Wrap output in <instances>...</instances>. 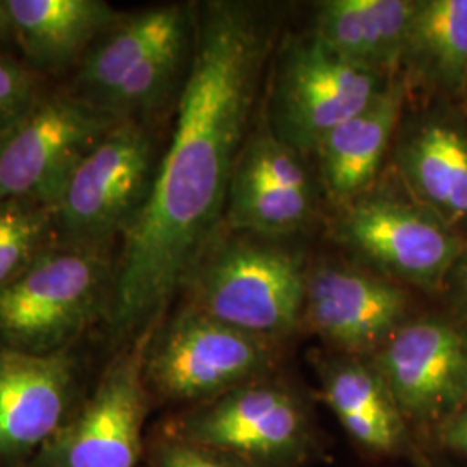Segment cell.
<instances>
[{
    "instance_id": "cell-2",
    "label": "cell",
    "mask_w": 467,
    "mask_h": 467,
    "mask_svg": "<svg viewBox=\"0 0 467 467\" xmlns=\"http://www.w3.org/2000/svg\"><path fill=\"white\" fill-rule=\"evenodd\" d=\"M272 241L218 233L185 279L187 306L267 341L293 333L303 322L306 268Z\"/></svg>"
},
{
    "instance_id": "cell-11",
    "label": "cell",
    "mask_w": 467,
    "mask_h": 467,
    "mask_svg": "<svg viewBox=\"0 0 467 467\" xmlns=\"http://www.w3.org/2000/svg\"><path fill=\"white\" fill-rule=\"evenodd\" d=\"M368 362L405 420L445 422L467 401V322L409 318Z\"/></svg>"
},
{
    "instance_id": "cell-18",
    "label": "cell",
    "mask_w": 467,
    "mask_h": 467,
    "mask_svg": "<svg viewBox=\"0 0 467 467\" xmlns=\"http://www.w3.org/2000/svg\"><path fill=\"white\" fill-rule=\"evenodd\" d=\"M416 5L418 0H326L312 35L353 67L391 78L400 73Z\"/></svg>"
},
{
    "instance_id": "cell-22",
    "label": "cell",
    "mask_w": 467,
    "mask_h": 467,
    "mask_svg": "<svg viewBox=\"0 0 467 467\" xmlns=\"http://www.w3.org/2000/svg\"><path fill=\"white\" fill-rule=\"evenodd\" d=\"M192 44L194 32L152 52L119 84L106 100L104 109L118 119L150 123V115L165 104L175 90H182L191 65Z\"/></svg>"
},
{
    "instance_id": "cell-7",
    "label": "cell",
    "mask_w": 467,
    "mask_h": 467,
    "mask_svg": "<svg viewBox=\"0 0 467 467\" xmlns=\"http://www.w3.org/2000/svg\"><path fill=\"white\" fill-rule=\"evenodd\" d=\"M118 121L69 88L47 92L0 135V200H36L52 206L69 173Z\"/></svg>"
},
{
    "instance_id": "cell-14",
    "label": "cell",
    "mask_w": 467,
    "mask_h": 467,
    "mask_svg": "<svg viewBox=\"0 0 467 467\" xmlns=\"http://www.w3.org/2000/svg\"><path fill=\"white\" fill-rule=\"evenodd\" d=\"M75 370L69 350L0 347V467L26 466L67 424Z\"/></svg>"
},
{
    "instance_id": "cell-1",
    "label": "cell",
    "mask_w": 467,
    "mask_h": 467,
    "mask_svg": "<svg viewBox=\"0 0 467 467\" xmlns=\"http://www.w3.org/2000/svg\"><path fill=\"white\" fill-rule=\"evenodd\" d=\"M274 30L248 2L196 7L191 65L150 198L121 239L106 322L118 339L154 329L223 225Z\"/></svg>"
},
{
    "instance_id": "cell-4",
    "label": "cell",
    "mask_w": 467,
    "mask_h": 467,
    "mask_svg": "<svg viewBox=\"0 0 467 467\" xmlns=\"http://www.w3.org/2000/svg\"><path fill=\"white\" fill-rule=\"evenodd\" d=\"M115 260L96 251L50 248L0 287V347L28 353L67 350L106 318Z\"/></svg>"
},
{
    "instance_id": "cell-26",
    "label": "cell",
    "mask_w": 467,
    "mask_h": 467,
    "mask_svg": "<svg viewBox=\"0 0 467 467\" xmlns=\"http://www.w3.org/2000/svg\"><path fill=\"white\" fill-rule=\"evenodd\" d=\"M443 291L449 293L453 306L459 310L462 320L467 322V244L453 262L443 284Z\"/></svg>"
},
{
    "instance_id": "cell-19",
    "label": "cell",
    "mask_w": 467,
    "mask_h": 467,
    "mask_svg": "<svg viewBox=\"0 0 467 467\" xmlns=\"http://www.w3.org/2000/svg\"><path fill=\"white\" fill-rule=\"evenodd\" d=\"M400 75L438 100L464 98L467 0H418L401 52Z\"/></svg>"
},
{
    "instance_id": "cell-29",
    "label": "cell",
    "mask_w": 467,
    "mask_h": 467,
    "mask_svg": "<svg viewBox=\"0 0 467 467\" xmlns=\"http://www.w3.org/2000/svg\"><path fill=\"white\" fill-rule=\"evenodd\" d=\"M424 467H433L430 462H424Z\"/></svg>"
},
{
    "instance_id": "cell-23",
    "label": "cell",
    "mask_w": 467,
    "mask_h": 467,
    "mask_svg": "<svg viewBox=\"0 0 467 467\" xmlns=\"http://www.w3.org/2000/svg\"><path fill=\"white\" fill-rule=\"evenodd\" d=\"M54 246L50 204L36 200H0V287Z\"/></svg>"
},
{
    "instance_id": "cell-27",
    "label": "cell",
    "mask_w": 467,
    "mask_h": 467,
    "mask_svg": "<svg viewBox=\"0 0 467 467\" xmlns=\"http://www.w3.org/2000/svg\"><path fill=\"white\" fill-rule=\"evenodd\" d=\"M440 438L451 451L467 455V401L441 424Z\"/></svg>"
},
{
    "instance_id": "cell-15",
    "label": "cell",
    "mask_w": 467,
    "mask_h": 467,
    "mask_svg": "<svg viewBox=\"0 0 467 467\" xmlns=\"http://www.w3.org/2000/svg\"><path fill=\"white\" fill-rule=\"evenodd\" d=\"M409 85L400 73L391 77L368 106L336 127L314 152L320 182L336 206H345L368 192L393 146L401 119Z\"/></svg>"
},
{
    "instance_id": "cell-6",
    "label": "cell",
    "mask_w": 467,
    "mask_h": 467,
    "mask_svg": "<svg viewBox=\"0 0 467 467\" xmlns=\"http://www.w3.org/2000/svg\"><path fill=\"white\" fill-rule=\"evenodd\" d=\"M388 82L386 77L341 59L314 35L289 40L274 73L268 127L284 144L308 158Z\"/></svg>"
},
{
    "instance_id": "cell-9",
    "label": "cell",
    "mask_w": 467,
    "mask_h": 467,
    "mask_svg": "<svg viewBox=\"0 0 467 467\" xmlns=\"http://www.w3.org/2000/svg\"><path fill=\"white\" fill-rule=\"evenodd\" d=\"M156 327L139 334L106 368L82 412L26 467H135L148 410L146 357Z\"/></svg>"
},
{
    "instance_id": "cell-17",
    "label": "cell",
    "mask_w": 467,
    "mask_h": 467,
    "mask_svg": "<svg viewBox=\"0 0 467 467\" xmlns=\"http://www.w3.org/2000/svg\"><path fill=\"white\" fill-rule=\"evenodd\" d=\"M21 59L38 73L75 63L106 34L121 13L102 0H5Z\"/></svg>"
},
{
    "instance_id": "cell-3",
    "label": "cell",
    "mask_w": 467,
    "mask_h": 467,
    "mask_svg": "<svg viewBox=\"0 0 467 467\" xmlns=\"http://www.w3.org/2000/svg\"><path fill=\"white\" fill-rule=\"evenodd\" d=\"M158 163L150 123L119 119L69 173L54 201L56 246L109 254L150 198Z\"/></svg>"
},
{
    "instance_id": "cell-21",
    "label": "cell",
    "mask_w": 467,
    "mask_h": 467,
    "mask_svg": "<svg viewBox=\"0 0 467 467\" xmlns=\"http://www.w3.org/2000/svg\"><path fill=\"white\" fill-rule=\"evenodd\" d=\"M314 212L316 194L287 189L237 158L223 217L229 231L277 241L305 229Z\"/></svg>"
},
{
    "instance_id": "cell-8",
    "label": "cell",
    "mask_w": 467,
    "mask_h": 467,
    "mask_svg": "<svg viewBox=\"0 0 467 467\" xmlns=\"http://www.w3.org/2000/svg\"><path fill=\"white\" fill-rule=\"evenodd\" d=\"M267 339L243 333L185 305L156 329L146 357V383L175 401L220 397L253 383L272 364Z\"/></svg>"
},
{
    "instance_id": "cell-20",
    "label": "cell",
    "mask_w": 467,
    "mask_h": 467,
    "mask_svg": "<svg viewBox=\"0 0 467 467\" xmlns=\"http://www.w3.org/2000/svg\"><path fill=\"white\" fill-rule=\"evenodd\" d=\"M322 395L343 430L362 449L381 455L401 451L407 420L368 360L348 357L327 362L322 368Z\"/></svg>"
},
{
    "instance_id": "cell-12",
    "label": "cell",
    "mask_w": 467,
    "mask_h": 467,
    "mask_svg": "<svg viewBox=\"0 0 467 467\" xmlns=\"http://www.w3.org/2000/svg\"><path fill=\"white\" fill-rule=\"evenodd\" d=\"M409 320V295L368 267L327 262L306 270L303 322L348 357L370 358Z\"/></svg>"
},
{
    "instance_id": "cell-16",
    "label": "cell",
    "mask_w": 467,
    "mask_h": 467,
    "mask_svg": "<svg viewBox=\"0 0 467 467\" xmlns=\"http://www.w3.org/2000/svg\"><path fill=\"white\" fill-rule=\"evenodd\" d=\"M194 26L196 7L182 4L123 15L85 54L69 90L104 108L106 100L144 59L170 42L192 34Z\"/></svg>"
},
{
    "instance_id": "cell-30",
    "label": "cell",
    "mask_w": 467,
    "mask_h": 467,
    "mask_svg": "<svg viewBox=\"0 0 467 467\" xmlns=\"http://www.w3.org/2000/svg\"><path fill=\"white\" fill-rule=\"evenodd\" d=\"M464 99H466V102H467V87H466V94H464Z\"/></svg>"
},
{
    "instance_id": "cell-5",
    "label": "cell",
    "mask_w": 467,
    "mask_h": 467,
    "mask_svg": "<svg viewBox=\"0 0 467 467\" xmlns=\"http://www.w3.org/2000/svg\"><path fill=\"white\" fill-rule=\"evenodd\" d=\"M334 235L364 267L399 284L443 289L466 239L401 189L372 187L339 208Z\"/></svg>"
},
{
    "instance_id": "cell-25",
    "label": "cell",
    "mask_w": 467,
    "mask_h": 467,
    "mask_svg": "<svg viewBox=\"0 0 467 467\" xmlns=\"http://www.w3.org/2000/svg\"><path fill=\"white\" fill-rule=\"evenodd\" d=\"M152 467H248L227 453L212 451L182 438L161 445Z\"/></svg>"
},
{
    "instance_id": "cell-13",
    "label": "cell",
    "mask_w": 467,
    "mask_h": 467,
    "mask_svg": "<svg viewBox=\"0 0 467 467\" xmlns=\"http://www.w3.org/2000/svg\"><path fill=\"white\" fill-rule=\"evenodd\" d=\"M399 187L467 235V109L438 100L401 119L391 146Z\"/></svg>"
},
{
    "instance_id": "cell-28",
    "label": "cell",
    "mask_w": 467,
    "mask_h": 467,
    "mask_svg": "<svg viewBox=\"0 0 467 467\" xmlns=\"http://www.w3.org/2000/svg\"><path fill=\"white\" fill-rule=\"evenodd\" d=\"M9 42H15L13 21H11V15L7 9V2L0 0V49Z\"/></svg>"
},
{
    "instance_id": "cell-24",
    "label": "cell",
    "mask_w": 467,
    "mask_h": 467,
    "mask_svg": "<svg viewBox=\"0 0 467 467\" xmlns=\"http://www.w3.org/2000/svg\"><path fill=\"white\" fill-rule=\"evenodd\" d=\"M46 94L38 73L23 59L0 49V135L26 117Z\"/></svg>"
},
{
    "instance_id": "cell-10",
    "label": "cell",
    "mask_w": 467,
    "mask_h": 467,
    "mask_svg": "<svg viewBox=\"0 0 467 467\" xmlns=\"http://www.w3.org/2000/svg\"><path fill=\"white\" fill-rule=\"evenodd\" d=\"M182 440L248 467H295L306 459L312 433L296 395L277 384L253 381L187 419Z\"/></svg>"
}]
</instances>
